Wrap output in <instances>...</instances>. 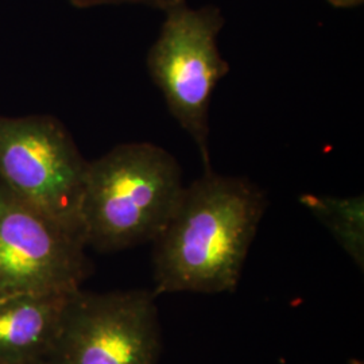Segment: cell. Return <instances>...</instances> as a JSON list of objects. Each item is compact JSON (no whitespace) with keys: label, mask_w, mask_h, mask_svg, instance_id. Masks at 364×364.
Returning <instances> with one entry per match:
<instances>
[{"label":"cell","mask_w":364,"mask_h":364,"mask_svg":"<svg viewBox=\"0 0 364 364\" xmlns=\"http://www.w3.org/2000/svg\"><path fill=\"white\" fill-rule=\"evenodd\" d=\"M267 207L246 177L213 170L183 188L168 224L153 242L156 297L234 291Z\"/></svg>","instance_id":"6da1fadb"},{"label":"cell","mask_w":364,"mask_h":364,"mask_svg":"<svg viewBox=\"0 0 364 364\" xmlns=\"http://www.w3.org/2000/svg\"><path fill=\"white\" fill-rule=\"evenodd\" d=\"M335 9H355L364 3V0H326Z\"/></svg>","instance_id":"30bf717a"},{"label":"cell","mask_w":364,"mask_h":364,"mask_svg":"<svg viewBox=\"0 0 364 364\" xmlns=\"http://www.w3.org/2000/svg\"><path fill=\"white\" fill-rule=\"evenodd\" d=\"M36 364H48V363H46V362H39V363H36Z\"/></svg>","instance_id":"7c38bea8"},{"label":"cell","mask_w":364,"mask_h":364,"mask_svg":"<svg viewBox=\"0 0 364 364\" xmlns=\"http://www.w3.org/2000/svg\"><path fill=\"white\" fill-rule=\"evenodd\" d=\"M159 36L147 54V69L171 117L193 139L204 164L209 151V105L216 85L230 72L218 37L224 16L218 6L193 9L178 0L165 10Z\"/></svg>","instance_id":"3957f363"},{"label":"cell","mask_w":364,"mask_h":364,"mask_svg":"<svg viewBox=\"0 0 364 364\" xmlns=\"http://www.w3.org/2000/svg\"><path fill=\"white\" fill-rule=\"evenodd\" d=\"M348 364H364L362 360H359V359H352V360H350V363Z\"/></svg>","instance_id":"8fae6325"},{"label":"cell","mask_w":364,"mask_h":364,"mask_svg":"<svg viewBox=\"0 0 364 364\" xmlns=\"http://www.w3.org/2000/svg\"><path fill=\"white\" fill-rule=\"evenodd\" d=\"M299 203L326 225L346 254L363 270V196L333 197L304 193L299 196Z\"/></svg>","instance_id":"ba28073f"},{"label":"cell","mask_w":364,"mask_h":364,"mask_svg":"<svg viewBox=\"0 0 364 364\" xmlns=\"http://www.w3.org/2000/svg\"><path fill=\"white\" fill-rule=\"evenodd\" d=\"M183 188L178 161L154 144H117L88 162L80 204L87 247L117 252L153 243Z\"/></svg>","instance_id":"7a4b0ae2"},{"label":"cell","mask_w":364,"mask_h":364,"mask_svg":"<svg viewBox=\"0 0 364 364\" xmlns=\"http://www.w3.org/2000/svg\"><path fill=\"white\" fill-rule=\"evenodd\" d=\"M77 9H92L99 6H117V4H142L158 10H165L170 4L178 0H68Z\"/></svg>","instance_id":"9c48e42d"},{"label":"cell","mask_w":364,"mask_h":364,"mask_svg":"<svg viewBox=\"0 0 364 364\" xmlns=\"http://www.w3.org/2000/svg\"><path fill=\"white\" fill-rule=\"evenodd\" d=\"M153 290L76 291L48 364H158L161 326Z\"/></svg>","instance_id":"5b68a950"},{"label":"cell","mask_w":364,"mask_h":364,"mask_svg":"<svg viewBox=\"0 0 364 364\" xmlns=\"http://www.w3.org/2000/svg\"><path fill=\"white\" fill-rule=\"evenodd\" d=\"M87 168L88 161L55 117H0V183L81 234L80 204Z\"/></svg>","instance_id":"277c9868"},{"label":"cell","mask_w":364,"mask_h":364,"mask_svg":"<svg viewBox=\"0 0 364 364\" xmlns=\"http://www.w3.org/2000/svg\"><path fill=\"white\" fill-rule=\"evenodd\" d=\"M73 294L0 297V364L46 362Z\"/></svg>","instance_id":"52a82bcc"},{"label":"cell","mask_w":364,"mask_h":364,"mask_svg":"<svg viewBox=\"0 0 364 364\" xmlns=\"http://www.w3.org/2000/svg\"><path fill=\"white\" fill-rule=\"evenodd\" d=\"M82 234L0 183V297L73 294L91 273Z\"/></svg>","instance_id":"8992f818"}]
</instances>
